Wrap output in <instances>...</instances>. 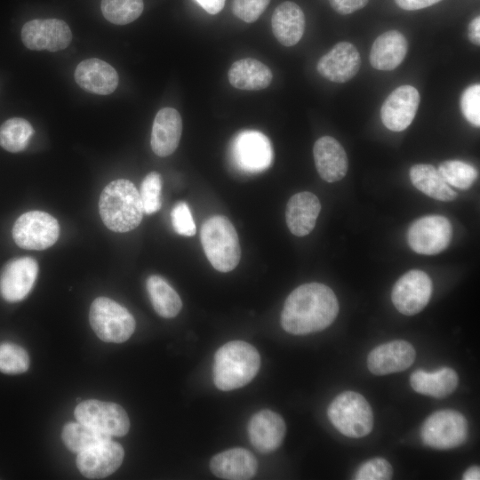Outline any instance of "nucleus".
<instances>
[{
    "label": "nucleus",
    "mask_w": 480,
    "mask_h": 480,
    "mask_svg": "<svg viewBox=\"0 0 480 480\" xmlns=\"http://www.w3.org/2000/svg\"><path fill=\"white\" fill-rule=\"evenodd\" d=\"M100 8L107 20L116 25H125L140 16L144 4L143 0H102Z\"/></svg>",
    "instance_id": "nucleus-33"
},
{
    "label": "nucleus",
    "mask_w": 480,
    "mask_h": 480,
    "mask_svg": "<svg viewBox=\"0 0 480 480\" xmlns=\"http://www.w3.org/2000/svg\"><path fill=\"white\" fill-rule=\"evenodd\" d=\"M468 436V425L460 412L451 409L430 414L420 428L423 444L437 450H449L463 444Z\"/></svg>",
    "instance_id": "nucleus-7"
},
{
    "label": "nucleus",
    "mask_w": 480,
    "mask_h": 480,
    "mask_svg": "<svg viewBox=\"0 0 480 480\" xmlns=\"http://www.w3.org/2000/svg\"><path fill=\"white\" fill-rule=\"evenodd\" d=\"M61 438L71 452L79 453L94 445L111 440V436L81 422H69L62 429Z\"/></svg>",
    "instance_id": "nucleus-31"
},
{
    "label": "nucleus",
    "mask_w": 480,
    "mask_h": 480,
    "mask_svg": "<svg viewBox=\"0 0 480 480\" xmlns=\"http://www.w3.org/2000/svg\"><path fill=\"white\" fill-rule=\"evenodd\" d=\"M360 66L357 49L348 42H340L319 59L316 69L331 82L345 83L357 74Z\"/></svg>",
    "instance_id": "nucleus-17"
},
{
    "label": "nucleus",
    "mask_w": 480,
    "mask_h": 480,
    "mask_svg": "<svg viewBox=\"0 0 480 480\" xmlns=\"http://www.w3.org/2000/svg\"><path fill=\"white\" fill-rule=\"evenodd\" d=\"M124 457L122 445L109 440L79 452L76 467L85 477L100 479L114 473L121 466Z\"/></svg>",
    "instance_id": "nucleus-15"
},
{
    "label": "nucleus",
    "mask_w": 480,
    "mask_h": 480,
    "mask_svg": "<svg viewBox=\"0 0 480 480\" xmlns=\"http://www.w3.org/2000/svg\"><path fill=\"white\" fill-rule=\"evenodd\" d=\"M38 264L31 257L11 260L0 276V293L9 302L23 300L34 286Z\"/></svg>",
    "instance_id": "nucleus-16"
},
{
    "label": "nucleus",
    "mask_w": 480,
    "mask_h": 480,
    "mask_svg": "<svg viewBox=\"0 0 480 480\" xmlns=\"http://www.w3.org/2000/svg\"><path fill=\"white\" fill-rule=\"evenodd\" d=\"M247 429L253 447L260 452L268 453L281 445L286 427L284 419L278 413L262 410L251 418Z\"/></svg>",
    "instance_id": "nucleus-19"
},
{
    "label": "nucleus",
    "mask_w": 480,
    "mask_h": 480,
    "mask_svg": "<svg viewBox=\"0 0 480 480\" xmlns=\"http://www.w3.org/2000/svg\"><path fill=\"white\" fill-rule=\"evenodd\" d=\"M231 153L236 165L249 173L267 170L273 160V149L268 138L254 130L239 132L232 142Z\"/></svg>",
    "instance_id": "nucleus-10"
},
{
    "label": "nucleus",
    "mask_w": 480,
    "mask_h": 480,
    "mask_svg": "<svg viewBox=\"0 0 480 480\" xmlns=\"http://www.w3.org/2000/svg\"><path fill=\"white\" fill-rule=\"evenodd\" d=\"M182 120L173 108H163L156 115L151 132V148L158 156L172 155L180 143Z\"/></svg>",
    "instance_id": "nucleus-21"
},
{
    "label": "nucleus",
    "mask_w": 480,
    "mask_h": 480,
    "mask_svg": "<svg viewBox=\"0 0 480 480\" xmlns=\"http://www.w3.org/2000/svg\"><path fill=\"white\" fill-rule=\"evenodd\" d=\"M410 179L417 189L429 197L444 202L456 198V192L449 187L438 170L431 164H418L412 166Z\"/></svg>",
    "instance_id": "nucleus-29"
},
{
    "label": "nucleus",
    "mask_w": 480,
    "mask_h": 480,
    "mask_svg": "<svg viewBox=\"0 0 480 480\" xmlns=\"http://www.w3.org/2000/svg\"><path fill=\"white\" fill-rule=\"evenodd\" d=\"M75 80L83 90L99 95L110 94L118 85L116 69L108 62L96 58L82 60L77 65Z\"/></svg>",
    "instance_id": "nucleus-20"
},
{
    "label": "nucleus",
    "mask_w": 480,
    "mask_h": 480,
    "mask_svg": "<svg viewBox=\"0 0 480 480\" xmlns=\"http://www.w3.org/2000/svg\"><path fill=\"white\" fill-rule=\"evenodd\" d=\"M103 223L112 231L128 232L137 228L143 217L140 193L134 184L124 179L108 183L99 200Z\"/></svg>",
    "instance_id": "nucleus-2"
},
{
    "label": "nucleus",
    "mask_w": 480,
    "mask_h": 480,
    "mask_svg": "<svg viewBox=\"0 0 480 480\" xmlns=\"http://www.w3.org/2000/svg\"><path fill=\"white\" fill-rule=\"evenodd\" d=\"M458 382L457 372L449 367H443L433 372L417 370L410 377L414 391L436 398H443L452 394Z\"/></svg>",
    "instance_id": "nucleus-28"
},
{
    "label": "nucleus",
    "mask_w": 480,
    "mask_h": 480,
    "mask_svg": "<svg viewBox=\"0 0 480 480\" xmlns=\"http://www.w3.org/2000/svg\"><path fill=\"white\" fill-rule=\"evenodd\" d=\"M452 228L449 220L441 215H429L416 220L407 233L408 244L415 252L434 255L450 244Z\"/></svg>",
    "instance_id": "nucleus-11"
},
{
    "label": "nucleus",
    "mask_w": 480,
    "mask_h": 480,
    "mask_svg": "<svg viewBox=\"0 0 480 480\" xmlns=\"http://www.w3.org/2000/svg\"><path fill=\"white\" fill-rule=\"evenodd\" d=\"M171 218L172 227L179 235L192 236L196 234V224L189 207L185 202H179L174 205Z\"/></svg>",
    "instance_id": "nucleus-39"
},
{
    "label": "nucleus",
    "mask_w": 480,
    "mask_h": 480,
    "mask_svg": "<svg viewBox=\"0 0 480 480\" xmlns=\"http://www.w3.org/2000/svg\"><path fill=\"white\" fill-rule=\"evenodd\" d=\"M468 37L469 40L475 44H480V18L479 16L474 18L468 26Z\"/></svg>",
    "instance_id": "nucleus-44"
},
{
    "label": "nucleus",
    "mask_w": 480,
    "mask_h": 480,
    "mask_svg": "<svg viewBox=\"0 0 480 480\" xmlns=\"http://www.w3.org/2000/svg\"><path fill=\"white\" fill-rule=\"evenodd\" d=\"M272 31L276 40L284 46L296 44L305 30V15L301 8L293 2L279 4L271 19Z\"/></svg>",
    "instance_id": "nucleus-25"
},
{
    "label": "nucleus",
    "mask_w": 480,
    "mask_h": 480,
    "mask_svg": "<svg viewBox=\"0 0 480 480\" xmlns=\"http://www.w3.org/2000/svg\"><path fill=\"white\" fill-rule=\"evenodd\" d=\"M327 415L342 435L360 438L369 435L373 427V413L367 400L355 391L338 395L330 404Z\"/></svg>",
    "instance_id": "nucleus-5"
},
{
    "label": "nucleus",
    "mask_w": 480,
    "mask_h": 480,
    "mask_svg": "<svg viewBox=\"0 0 480 480\" xmlns=\"http://www.w3.org/2000/svg\"><path fill=\"white\" fill-rule=\"evenodd\" d=\"M432 293V281L423 271L412 269L402 276L395 284L391 300L402 314L412 316L428 303Z\"/></svg>",
    "instance_id": "nucleus-12"
},
{
    "label": "nucleus",
    "mask_w": 480,
    "mask_h": 480,
    "mask_svg": "<svg viewBox=\"0 0 480 480\" xmlns=\"http://www.w3.org/2000/svg\"><path fill=\"white\" fill-rule=\"evenodd\" d=\"M320 210V202L313 193L304 191L293 195L285 210L288 228L297 236L308 235L315 228Z\"/></svg>",
    "instance_id": "nucleus-24"
},
{
    "label": "nucleus",
    "mask_w": 480,
    "mask_h": 480,
    "mask_svg": "<svg viewBox=\"0 0 480 480\" xmlns=\"http://www.w3.org/2000/svg\"><path fill=\"white\" fill-rule=\"evenodd\" d=\"M260 366V354L253 346L243 340L229 341L214 355V384L223 391L239 388L255 377Z\"/></svg>",
    "instance_id": "nucleus-3"
},
{
    "label": "nucleus",
    "mask_w": 480,
    "mask_h": 480,
    "mask_svg": "<svg viewBox=\"0 0 480 480\" xmlns=\"http://www.w3.org/2000/svg\"><path fill=\"white\" fill-rule=\"evenodd\" d=\"M272 77V72L268 66L252 58L235 61L228 72L230 84L245 91L265 89L270 84Z\"/></svg>",
    "instance_id": "nucleus-27"
},
{
    "label": "nucleus",
    "mask_w": 480,
    "mask_h": 480,
    "mask_svg": "<svg viewBox=\"0 0 480 480\" xmlns=\"http://www.w3.org/2000/svg\"><path fill=\"white\" fill-rule=\"evenodd\" d=\"M204 252L212 266L220 272H229L239 263L241 249L236 230L223 215L207 219L200 232Z\"/></svg>",
    "instance_id": "nucleus-4"
},
{
    "label": "nucleus",
    "mask_w": 480,
    "mask_h": 480,
    "mask_svg": "<svg viewBox=\"0 0 480 480\" xmlns=\"http://www.w3.org/2000/svg\"><path fill=\"white\" fill-rule=\"evenodd\" d=\"M60 235L57 220L42 211H30L20 215L12 228L15 243L23 249L44 250L53 245Z\"/></svg>",
    "instance_id": "nucleus-8"
},
{
    "label": "nucleus",
    "mask_w": 480,
    "mask_h": 480,
    "mask_svg": "<svg viewBox=\"0 0 480 480\" xmlns=\"http://www.w3.org/2000/svg\"><path fill=\"white\" fill-rule=\"evenodd\" d=\"M416 352L405 340H393L374 348L368 355L367 366L375 375L403 372L414 362Z\"/></svg>",
    "instance_id": "nucleus-18"
},
{
    "label": "nucleus",
    "mask_w": 480,
    "mask_h": 480,
    "mask_svg": "<svg viewBox=\"0 0 480 480\" xmlns=\"http://www.w3.org/2000/svg\"><path fill=\"white\" fill-rule=\"evenodd\" d=\"M33 134L34 129L28 121L20 117L10 118L0 126V146L12 153L22 151Z\"/></svg>",
    "instance_id": "nucleus-32"
},
{
    "label": "nucleus",
    "mask_w": 480,
    "mask_h": 480,
    "mask_svg": "<svg viewBox=\"0 0 480 480\" xmlns=\"http://www.w3.org/2000/svg\"><path fill=\"white\" fill-rule=\"evenodd\" d=\"M437 170L447 184L460 189L469 188L477 179L476 170L459 160L444 161Z\"/></svg>",
    "instance_id": "nucleus-34"
},
{
    "label": "nucleus",
    "mask_w": 480,
    "mask_h": 480,
    "mask_svg": "<svg viewBox=\"0 0 480 480\" xmlns=\"http://www.w3.org/2000/svg\"><path fill=\"white\" fill-rule=\"evenodd\" d=\"M441 0H395L396 4L402 9L415 11L423 9L437 4Z\"/></svg>",
    "instance_id": "nucleus-42"
},
{
    "label": "nucleus",
    "mask_w": 480,
    "mask_h": 480,
    "mask_svg": "<svg viewBox=\"0 0 480 480\" xmlns=\"http://www.w3.org/2000/svg\"><path fill=\"white\" fill-rule=\"evenodd\" d=\"M162 179L156 172H151L143 179L140 196L143 212L153 214L161 208Z\"/></svg>",
    "instance_id": "nucleus-36"
},
{
    "label": "nucleus",
    "mask_w": 480,
    "mask_h": 480,
    "mask_svg": "<svg viewBox=\"0 0 480 480\" xmlns=\"http://www.w3.org/2000/svg\"><path fill=\"white\" fill-rule=\"evenodd\" d=\"M270 0H233L232 12L240 20L251 23L259 19Z\"/></svg>",
    "instance_id": "nucleus-40"
},
{
    "label": "nucleus",
    "mask_w": 480,
    "mask_h": 480,
    "mask_svg": "<svg viewBox=\"0 0 480 480\" xmlns=\"http://www.w3.org/2000/svg\"><path fill=\"white\" fill-rule=\"evenodd\" d=\"M146 285L152 306L159 316L172 318L179 314L182 308L181 300L166 280L159 276H150Z\"/></svg>",
    "instance_id": "nucleus-30"
},
{
    "label": "nucleus",
    "mask_w": 480,
    "mask_h": 480,
    "mask_svg": "<svg viewBox=\"0 0 480 480\" xmlns=\"http://www.w3.org/2000/svg\"><path fill=\"white\" fill-rule=\"evenodd\" d=\"M208 13L217 14L224 7L226 0H196Z\"/></svg>",
    "instance_id": "nucleus-43"
},
{
    "label": "nucleus",
    "mask_w": 480,
    "mask_h": 480,
    "mask_svg": "<svg viewBox=\"0 0 480 480\" xmlns=\"http://www.w3.org/2000/svg\"><path fill=\"white\" fill-rule=\"evenodd\" d=\"M461 112L465 118L475 126L480 125V85L468 87L460 99Z\"/></svg>",
    "instance_id": "nucleus-38"
},
{
    "label": "nucleus",
    "mask_w": 480,
    "mask_h": 480,
    "mask_svg": "<svg viewBox=\"0 0 480 480\" xmlns=\"http://www.w3.org/2000/svg\"><path fill=\"white\" fill-rule=\"evenodd\" d=\"M212 472L228 480H246L257 472L258 462L254 455L244 448H232L216 454L211 460Z\"/></svg>",
    "instance_id": "nucleus-23"
},
{
    "label": "nucleus",
    "mask_w": 480,
    "mask_h": 480,
    "mask_svg": "<svg viewBox=\"0 0 480 480\" xmlns=\"http://www.w3.org/2000/svg\"><path fill=\"white\" fill-rule=\"evenodd\" d=\"M21 39L29 50L57 52L69 45L72 33L68 24L61 20L35 19L23 25Z\"/></svg>",
    "instance_id": "nucleus-13"
},
{
    "label": "nucleus",
    "mask_w": 480,
    "mask_h": 480,
    "mask_svg": "<svg viewBox=\"0 0 480 480\" xmlns=\"http://www.w3.org/2000/svg\"><path fill=\"white\" fill-rule=\"evenodd\" d=\"M89 321L96 335L106 342H124L135 330L132 315L124 307L106 297H99L92 301Z\"/></svg>",
    "instance_id": "nucleus-6"
},
{
    "label": "nucleus",
    "mask_w": 480,
    "mask_h": 480,
    "mask_svg": "<svg viewBox=\"0 0 480 480\" xmlns=\"http://www.w3.org/2000/svg\"><path fill=\"white\" fill-rule=\"evenodd\" d=\"M420 100L419 92L412 85H402L395 89L381 106L383 124L393 132L406 129L416 115Z\"/></svg>",
    "instance_id": "nucleus-14"
},
{
    "label": "nucleus",
    "mask_w": 480,
    "mask_h": 480,
    "mask_svg": "<svg viewBox=\"0 0 480 480\" xmlns=\"http://www.w3.org/2000/svg\"><path fill=\"white\" fill-rule=\"evenodd\" d=\"M462 479L464 480H479L480 479V470L479 467L473 466L469 468H468L463 476Z\"/></svg>",
    "instance_id": "nucleus-45"
},
{
    "label": "nucleus",
    "mask_w": 480,
    "mask_h": 480,
    "mask_svg": "<svg viewBox=\"0 0 480 480\" xmlns=\"http://www.w3.org/2000/svg\"><path fill=\"white\" fill-rule=\"evenodd\" d=\"M332 7L340 14H350L364 7L369 0H329Z\"/></svg>",
    "instance_id": "nucleus-41"
},
{
    "label": "nucleus",
    "mask_w": 480,
    "mask_h": 480,
    "mask_svg": "<svg viewBox=\"0 0 480 480\" xmlns=\"http://www.w3.org/2000/svg\"><path fill=\"white\" fill-rule=\"evenodd\" d=\"M407 52V41L396 30L387 31L379 36L370 52V63L378 70H393L397 68Z\"/></svg>",
    "instance_id": "nucleus-26"
},
{
    "label": "nucleus",
    "mask_w": 480,
    "mask_h": 480,
    "mask_svg": "<svg viewBox=\"0 0 480 480\" xmlns=\"http://www.w3.org/2000/svg\"><path fill=\"white\" fill-rule=\"evenodd\" d=\"M74 414L77 421L110 436H123L130 428L126 412L115 403L85 400L76 405Z\"/></svg>",
    "instance_id": "nucleus-9"
},
{
    "label": "nucleus",
    "mask_w": 480,
    "mask_h": 480,
    "mask_svg": "<svg viewBox=\"0 0 480 480\" xmlns=\"http://www.w3.org/2000/svg\"><path fill=\"white\" fill-rule=\"evenodd\" d=\"M28 366L29 357L22 347L9 342L0 344V372L20 374L25 372Z\"/></svg>",
    "instance_id": "nucleus-35"
},
{
    "label": "nucleus",
    "mask_w": 480,
    "mask_h": 480,
    "mask_svg": "<svg viewBox=\"0 0 480 480\" xmlns=\"http://www.w3.org/2000/svg\"><path fill=\"white\" fill-rule=\"evenodd\" d=\"M313 156L317 172L324 180L335 182L346 175L347 154L334 138L330 136L319 138L314 144Z\"/></svg>",
    "instance_id": "nucleus-22"
},
{
    "label": "nucleus",
    "mask_w": 480,
    "mask_h": 480,
    "mask_svg": "<svg viewBox=\"0 0 480 480\" xmlns=\"http://www.w3.org/2000/svg\"><path fill=\"white\" fill-rule=\"evenodd\" d=\"M339 313V302L332 290L319 283L304 284L287 297L281 314L283 329L305 335L331 325Z\"/></svg>",
    "instance_id": "nucleus-1"
},
{
    "label": "nucleus",
    "mask_w": 480,
    "mask_h": 480,
    "mask_svg": "<svg viewBox=\"0 0 480 480\" xmlns=\"http://www.w3.org/2000/svg\"><path fill=\"white\" fill-rule=\"evenodd\" d=\"M392 467L383 458H373L363 463L356 471V480H388L392 477Z\"/></svg>",
    "instance_id": "nucleus-37"
}]
</instances>
